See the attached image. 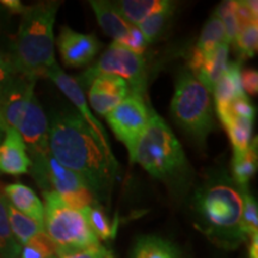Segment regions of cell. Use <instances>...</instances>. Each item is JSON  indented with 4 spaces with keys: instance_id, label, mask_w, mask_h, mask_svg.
I'll return each mask as SVG.
<instances>
[{
    "instance_id": "obj_4",
    "label": "cell",
    "mask_w": 258,
    "mask_h": 258,
    "mask_svg": "<svg viewBox=\"0 0 258 258\" xmlns=\"http://www.w3.org/2000/svg\"><path fill=\"white\" fill-rule=\"evenodd\" d=\"M60 5L61 2H41L25 6L10 55L21 76L37 80L56 62L53 28Z\"/></svg>"
},
{
    "instance_id": "obj_2",
    "label": "cell",
    "mask_w": 258,
    "mask_h": 258,
    "mask_svg": "<svg viewBox=\"0 0 258 258\" xmlns=\"http://www.w3.org/2000/svg\"><path fill=\"white\" fill-rule=\"evenodd\" d=\"M194 225L213 244L235 250L246 241L241 230L243 192L228 171L211 170L191 196Z\"/></svg>"
},
{
    "instance_id": "obj_13",
    "label": "cell",
    "mask_w": 258,
    "mask_h": 258,
    "mask_svg": "<svg viewBox=\"0 0 258 258\" xmlns=\"http://www.w3.org/2000/svg\"><path fill=\"white\" fill-rule=\"evenodd\" d=\"M128 84L120 77L99 76L89 88V101L97 114L106 116L114 110L125 97L131 95Z\"/></svg>"
},
{
    "instance_id": "obj_19",
    "label": "cell",
    "mask_w": 258,
    "mask_h": 258,
    "mask_svg": "<svg viewBox=\"0 0 258 258\" xmlns=\"http://www.w3.org/2000/svg\"><path fill=\"white\" fill-rule=\"evenodd\" d=\"M129 258H183L175 244L158 235H143L135 241Z\"/></svg>"
},
{
    "instance_id": "obj_40",
    "label": "cell",
    "mask_w": 258,
    "mask_h": 258,
    "mask_svg": "<svg viewBox=\"0 0 258 258\" xmlns=\"http://www.w3.org/2000/svg\"><path fill=\"white\" fill-rule=\"evenodd\" d=\"M5 132H6V127H5L4 122H3V120H2V117H0V143H2V140L4 139Z\"/></svg>"
},
{
    "instance_id": "obj_22",
    "label": "cell",
    "mask_w": 258,
    "mask_h": 258,
    "mask_svg": "<svg viewBox=\"0 0 258 258\" xmlns=\"http://www.w3.org/2000/svg\"><path fill=\"white\" fill-rule=\"evenodd\" d=\"M257 140L254 139L243 153L233 154L231 164L232 179L239 188H249L250 180L257 172Z\"/></svg>"
},
{
    "instance_id": "obj_14",
    "label": "cell",
    "mask_w": 258,
    "mask_h": 258,
    "mask_svg": "<svg viewBox=\"0 0 258 258\" xmlns=\"http://www.w3.org/2000/svg\"><path fill=\"white\" fill-rule=\"evenodd\" d=\"M36 80L18 74L16 79L0 93V117L6 129L16 128L19 117L34 95Z\"/></svg>"
},
{
    "instance_id": "obj_34",
    "label": "cell",
    "mask_w": 258,
    "mask_h": 258,
    "mask_svg": "<svg viewBox=\"0 0 258 258\" xmlns=\"http://www.w3.org/2000/svg\"><path fill=\"white\" fill-rule=\"evenodd\" d=\"M148 43L145 40L143 32L139 30L137 25H132L131 28V34H129L128 41L125 43V48H128L129 50L134 51V53L139 54V55H143L144 51L146 50Z\"/></svg>"
},
{
    "instance_id": "obj_24",
    "label": "cell",
    "mask_w": 258,
    "mask_h": 258,
    "mask_svg": "<svg viewBox=\"0 0 258 258\" xmlns=\"http://www.w3.org/2000/svg\"><path fill=\"white\" fill-rule=\"evenodd\" d=\"M224 42H226L225 25L218 16L213 14L203 25L195 49L207 57Z\"/></svg>"
},
{
    "instance_id": "obj_7",
    "label": "cell",
    "mask_w": 258,
    "mask_h": 258,
    "mask_svg": "<svg viewBox=\"0 0 258 258\" xmlns=\"http://www.w3.org/2000/svg\"><path fill=\"white\" fill-rule=\"evenodd\" d=\"M104 74L120 77L127 82L133 95L145 99L147 90V69L143 55H139L121 44L111 43L98 61L76 80L80 88H90L97 77Z\"/></svg>"
},
{
    "instance_id": "obj_23",
    "label": "cell",
    "mask_w": 258,
    "mask_h": 258,
    "mask_svg": "<svg viewBox=\"0 0 258 258\" xmlns=\"http://www.w3.org/2000/svg\"><path fill=\"white\" fill-rule=\"evenodd\" d=\"M220 122L227 132L232 146H233V154L245 152L252 143L253 121L230 116Z\"/></svg>"
},
{
    "instance_id": "obj_16",
    "label": "cell",
    "mask_w": 258,
    "mask_h": 258,
    "mask_svg": "<svg viewBox=\"0 0 258 258\" xmlns=\"http://www.w3.org/2000/svg\"><path fill=\"white\" fill-rule=\"evenodd\" d=\"M89 4L95 12L103 31L114 40V43L124 47L131 34L132 24L124 21L118 10L115 8L114 3L105 0H91Z\"/></svg>"
},
{
    "instance_id": "obj_15",
    "label": "cell",
    "mask_w": 258,
    "mask_h": 258,
    "mask_svg": "<svg viewBox=\"0 0 258 258\" xmlns=\"http://www.w3.org/2000/svg\"><path fill=\"white\" fill-rule=\"evenodd\" d=\"M31 166L27 146L16 129L8 128L0 143V172L18 176L28 173Z\"/></svg>"
},
{
    "instance_id": "obj_38",
    "label": "cell",
    "mask_w": 258,
    "mask_h": 258,
    "mask_svg": "<svg viewBox=\"0 0 258 258\" xmlns=\"http://www.w3.org/2000/svg\"><path fill=\"white\" fill-rule=\"evenodd\" d=\"M249 256L250 258H258V234L249 238Z\"/></svg>"
},
{
    "instance_id": "obj_28",
    "label": "cell",
    "mask_w": 258,
    "mask_h": 258,
    "mask_svg": "<svg viewBox=\"0 0 258 258\" xmlns=\"http://www.w3.org/2000/svg\"><path fill=\"white\" fill-rule=\"evenodd\" d=\"M82 213L99 241L110 240L115 237L117 226L110 221V219L108 218L101 203L97 202L95 205L90 206L89 208H86Z\"/></svg>"
},
{
    "instance_id": "obj_37",
    "label": "cell",
    "mask_w": 258,
    "mask_h": 258,
    "mask_svg": "<svg viewBox=\"0 0 258 258\" xmlns=\"http://www.w3.org/2000/svg\"><path fill=\"white\" fill-rule=\"evenodd\" d=\"M0 4L4 6L5 9H8L11 14L22 15L25 9V6L18 0H3V2H0Z\"/></svg>"
},
{
    "instance_id": "obj_10",
    "label": "cell",
    "mask_w": 258,
    "mask_h": 258,
    "mask_svg": "<svg viewBox=\"0 0 258 258\" xmlns=\"http://www.w3.org/2000/svg\"><path fill=\"white\" fill-rule=\"evenodd\" d=\"M47 78H49L55 85L59 88L64 96L72 102V104L76 106V110L78 114L84 118V121L86 122V124L89 125L90 129L92 131V133L95 134V137L98 143L101 144V146L104 152L106 153L109 159H110L115 165L120 166L118 161L116 160L115 154L111 150L110 141H109V137L106 134L104 127H103L101 122H99L95 117V115L92 114V111L90 110L88 101L85 99V95H84L83 89L80 88L79 84L77 83L76 78L69 76L66 72H63L60 69V66L55 62L46 73Z\"/></svg>"
},
{
    "instance_id": "obj_20",
    "label": "cell",
    "mask_w": 258,
    "mask_h": 258,
    "mask_svg": "<svg viewBox=\"0 0 258 258\" xmlns=\"http://www.w3.org/2000/svg\"><path fill=\"white\" fill-rule=\"evenodd\" d=\"M228 55H230V44L227 42H224L212 54H209L206 57L201 70L196 76V78L207 88L211 93L227 69Z\"/></svg>"
},
{
    "instance_id": "obj_27",
    "label": "cell",
    "mask_w": 258,
    "mask_h": 258,
    "mask_svg": "<svg viewBox=\"0 0 258 258\" xmlns=\"http://www.w3.org/2000/svg\"><path fill=\"white\" fill-rule=\"evenodd\" d=\"M175 9L176 3L173 2L170 6L160 10V11L156 12V14L151 15L150 17L144 19L141 23L137 25L139 30L143 32L147 43H153V42H156L164 34V31L167 28V24L170 23L171 18H172L173 14H175Z\"/></svg>"
},
{
    "instance_id": "obj_39",
    "label": "cell",
    "mask_w": 258,
    "mask_h": 258,
    "mask_svg": "<svg viewBox=\"0 0 258 258\" xmlns=\"http://www.w3.org/2000/svg\"><path fill=\"white\" fill-rule=\"evenodd\" d=\"M95 257L96 258H115L114 253H112L109 249H106L104 245H102V246L96 251Z\"/></svg>"
},
{
    "instance_id": "obj_3",
    "label": "cell",
    "mask_w": 258,
    "mask_h": 258,
    "mask_svg": "<svg viewBox=\"0 0 258 258\" xmlns=\"http://www.w3.org/2000/svg\"><path fill=\"white\" fill-rule=\"evenodd\" d=\"M132 161L143 166L177 196L184 195L194 184L195 175L182 145L164 118L154 111Z\"/></svg>"
},
{
    "instance_id": "obj_26",
    "label": "cell",
    "mask_w": 258,
    "mask_h": 258,
    "mask_svg": "<svg viewBox=\"0 0 258 258\" xmlns=\"http://www.w3.org/2000/svg\"><path fill=\"white\" fill-rule=\"evenodd\" d=\"M22 246L12 233L8 215V200L0 194V258H18Z\"/></svg>"
},
{
    "instance_id": "obj_32",
    "label": "cell",
    "mask_w": 258,
    "mask_h": 258,
    "mask_svg": "<svg viewBox=\"0 0 258 258\" xmlns=\"http://www.w3.org/2000/svg\"><path fill=\"white\" fill-rule=\"evenodd\" d=\"M234 16L235 19H237V24L239 31L251 27V25L257 24L258 15L253 14L252 10H251L249 8V5L246 4V0H245V2H235Z\"/></svg>"
},
{
    "instance_id": "obj_17",
    "label": "cell",
    "mask_w": 258,
    "mask_h": 258,
    "mask_svg": "<svg viewBox=\"0 0 258 258\" xmlns=\"http://www.w3.org/2000/svg\"><path fill=\"white\" fill-rule=\"evenodd\" d=\"M4 191L8 202L16 211L44 227V206L34 190L21 183H14L6 185Z\"/></svg>"
},
{
    "instance_id": "obj_36",
    "label": "cell",
    "mask_w": 258,
    "mask_h": 258,
    "mask_svg": "<svg viewBox=\"0 0 258 258\" xmlns=\"http://www.w3.org/2000/svg\"><path fill=\"white\" fill-rule=\"evenodd\" d=\"M99 247L93 250L72 249V247H56L55 256L56 258H96L95 253Z\"/></svg>"
},
{
    "instance_id": "obj_31",
    "label": "cell",
    "mask_w": 258,
    "mask_h": 258,
    "mask_svg": "<svg viewBox=\"0 0 258 258\" xmlns=\"http://www.w3.org/2000/svg\"><path fill=\"white\" fill-rule=\"evenodd\" d=\"M234 9L235 2H233V0H226V2H222L221 4L218 6L214 12V15L218 16L225 25L226 42H227L230 46L233 43L234 40L238 36V34H239L237 19H235L234 16Z\"/></svg>"
},
{
    "instance_id": "obj_33",
    "label": "cell",
    "mask_w": 258,
    "mask_h": 258,
    "mask_svg": "<svg viewBox=\"0 0 258 258\" xmlns=\"http://www.w3.org/2000/svg\"><path fill=\"white\" fill-rule=\"evenodd\" d=\"M17 76L18 73L12 63L11 57L0 50V93L14 82Z\"/></svg>"
},
{
    "instance_id": "obj_30",
    "label": "cell",
    "mask_w": 258,
    "mask_h": 258,
    "mask_svg": "<svg viewBox=\"0 0 258 258\" xmlns=\"http://www.w3.org/2000/svg\"><path fill=\"white\" fill-rule=\"evenodd\" d=\"M232 44L234 46V49L239 56L238 61L241 62V61L253 57L257 54L258 48V25L253 24L239 31L237 38Z\"/></svg>"
},
{
    "instance_id": "obj_35",
    "label": "cell",
    "mask_w": 258,
    "mask_h": 258,
    "mask_svg": "<svg viewBox=\"0 0 258 258\" xmlns=\"http://www.w3.org/2000/svg\"><path fill=\"white\" fill-rule=\"evenodd\" d=\"M241 88H243L245 95L249 93L251 96H256L258 92V73L256 70L252 69H241L240 73Z\"/></svg>"
},
{
    "instance_id": "obj_9",
    "label": "cell",
    "mask_w": 258,
    "mask_h": 258,
    "mask_svg": "<svg viewBox=\"0 0 258 258\" xmlns=\"http://www.w3.org/2000/svg\"><path fill=\"white\" fill-rule=\"evenodd\" d=\"M151 114L152 111L148 110L145 99L131 93L105 116L115 137L127 147L131 160H133L139 140L146 131Z\"/></svg>"
},
{
    "instance_id": "obj_21",
    "label": "cell",
    "mask_w": 258,
    "mask_h": 258,
    "mask_svg": "<svg viewBox=\"0 0 258 258\" xmlns=\"http://www.w3.org/2000/svg\"><path fill=\"white\" fill-rule=\"evenodd\" d=\"M172 3L169 0H121L115 2L114 5L127 23L138 25L144 19L167 8Z\"/></svg>"
},
{
    "instance_id": "obj_1",
    "label": "cell",
    "mask_w": 258,
    "mask_h": 258,
    "mask_svg": "<svg viewBox=\"0 0 258 258\" xmlns=\"http://www.w3.org/2000/svg\"><path fill=\"white\" fill-rule=\"evenodd\" d=\"M49 151L57 163L86 183L97 202H110L120 166L109 159L77 110L69 109L51 115Z\"/></svg>"
},
{
    "instance_id": "obj_41",
    "label": "cell",
    "mask_w": 258,
    "mask_h": 258,
    "mask_svg": "<svg viewBox=\"0 0 258 258\" xmlns=\"http://www.w3.org/2000/svg\"><path fill=\"white\" fill-rule=\"evenodd\" d=\"M51 258H56V256H54V257H51Z\"/></svg>"
},
{
    "instance_id": "obj_12",
    "label": "cell",
    "mask_w": 258,
    "mask_h": 258,
    "mask_svg": "<svg viewBox=\"0 0 258 258\" xmlns=\"http://www.w3.org/2000/svg\"><path fill=\"white\" fill-rule=\"evenodd\" d=\"M56 44L62 62L71 69L89 64L101 49V42L96 35L82 34L70 27L60 29Z\"/></svg>"
},
{
    "instance_id": "obj_5",
    "label": "cell",
    "mask_w": 258,
    "mask_h": 258,
    "mask_svg": "<svg viewBox=\"0 0 258 258\" xmlns=\"http://www.w3.org/2000/svg\"><path fill=\"white\" fill-rule=\"evenodd\" d=\"M211 95L188 70L178 74L171 101V115L176 124L201 147L214 129Z\"/></svg>"
},
{
    "instance_id": "obj_11",
    "label": "cell",
    "mask_w": 258,
    "mask_h": 258,
    "mask_svg": "<svg viewBox=\"0 0 258 258\" xmlns=\"http://www.w3.org/2000/svg\"><path fill=\"white\" fill-rule=\"evenodd\" d=\"M15 129L23 139L28 153L32 159L48 156L50 153L49 120L35 93L29 99Z\"/></svg>"
},
{
    "instance_id": "obj_18",
    "label": "cell",
    "mask_w": 258,
    "mask_h": 258,
    "mask_svg": "<svg viewBox=\"0 0 258 258\" xmlns=\"http://www.w3.org/2000/svg\"><path fill=\"white\" fill-rule=\"evenodd\" d=\"M241 62L240 61H232L228 62L227 69L219 79L217 85L213 89V97H214L215 106H222L230 104L238 97L245 95L241 88Z\"/></svg>"
},
{
    "instance_id": "obj_8",
    "label": "cell",
    "mask_w": 258,
    "mask_h": 258,
    "mask_svg": "<svg viewBox=\"0 0 258 258\" xmlns=\"http://www.w3.org/2000/svg\"><path fill=\"white\" fill-rule=\"evenodd\" d=\"M31 173L44 191H55L71 208L83 212L97 203L91 190L80 177L48 156L31 160Z\"/></svg>"
},
{
    "instance_id": "obj_6",
    "label": "cell",
    "mask_w": 258,
    "mask_h": 258,
    "mask_svg": "<svg viewBox=\"0 0 258 258\" xmlns=\"http://www.w3.org/2000/svg\"><path fill=\"white\" fill-rule=\"evenodd\" d=\"M44 231L56 247L93 250L101 241L82 212L69 207L55 191H44Z\"/></svg>"
},
{
    "instance_id": "obj_29",
    "label": "cell",
    "mask_w": 258,
    "mask_h": 258,
    "mask_svg": "<svg viewBox=\"0 0 258 258\" xmlns=\"http://www.w3.org/2000/svg\"><path fill=\"white\" fill-rule=\"evenodd\" d=\"M241 192H243L241 230L246 239H249L252 235L258 234V206L249 188L241 189Z\"/></svg>"
},
{
    "instance_id": "obj_25",
    "label": "cell",
    "mask_w": 258,
    "mask_h": 258,
    "mask_svg": "<svg viewBox=\"0 0 258 258\" xmlns=\"http://www.w3.org/2000/svg\"><path fill=\"white\" fill-rule=\"evenodd\" d=\"M8 215L10 221V227H11L12 233L15 238L21 244V246L27 245L31 239H34L36 235H38L44 231V227L38 225L36 221L32 220L27 215L22 214L18 211L12 207L8 202Z\"/></svg>"
}]
</instances>
